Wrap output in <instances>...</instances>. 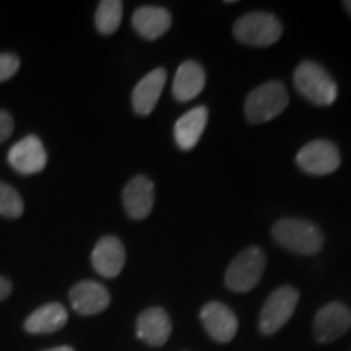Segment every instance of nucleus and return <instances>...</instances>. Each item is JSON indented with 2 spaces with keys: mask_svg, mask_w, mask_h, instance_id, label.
<instances>
[{
  "mask_svg": "<svg viewBox=\"0 0 351 351\" xmlns=\"http://www.w3.org/2000/svg\"><path fill=\"white\" fill-rule=\"evenodd\" d=\"M271 236L288 251L314 256L324 245V234L314 223L301 218H282L271 228Z\"/></svg>",
  "mask_w": 351,
  "mask_h": 351,
  "instance_id": "obj_1",
  "label": "nucleus"
},
{
  "mask_svg": "<svg viewBox=\"0 0 351 351\" xmlns=\"http://www.w3.org/2000/svg\"><path fill=\"white\" fill-rule=\"evenodd\" d=\"M295 86L307 101L315 106H330L335 103L339 88L322 65L304 60L295 70Z\"/></svg>",
  "mask_w": 351,
  "mask_h": 351,
  "instance_id": "obj_2",
  "label": "nucleus"
},
{
  "mask_svg": "<svg viewBox=\"0 0 351 351\" xmlns=\"http://www.w3.org/2000/svg\"><path fill=\"white\" fill-rule=\"evenodd\" d=\"M289 103L282 82H267L252 90L245 98L244 114L251 124H263L280 116Z\"/></svg>",
  "mask_w": 351,
  "mask_h": 351,
  "instance_id": "obj_3",
  "label": "nucleus"
},
{
  "mask_svg": "<svg viewBox=\"0 0 351 351\" xmlns=\"http://www.w3.org/2000/svg\"><path fill=\"white\" fill-rule=\"evenodd\" d=\"M283 26L275 15L267 12L245 13L232 26V34L247 46H271L282 38Z\"/></svg>",
  "mask_w": 351,
  "mask_h": 351,
  "instance_id": "obj_4",
  "label": "nucleus"
},
{
  "mask_svg": "<svg viewBox=\"0 0 351 351\" xmlns=\"http://www.w3.org/2000/svg\"><path fill=\"white\" fill-rule=\"evenodd\" d=\"M265 270V254L258 247H247L238 254L228 267L226 287L234 293H247L256 288Z\"/></svg>",
  "mask_w": 351,
  "mask_h": 351,
  "instance_id": "obj_5",
  "label": "nucleus"
},
{
  "mask_svg": "<svg viewBox=\"0 0 351 351\" xmlns=\"http://www.w3.org/2000/svg\"><path fill=\"white\" fill-rule=\"evenodd\" d=\"M298 301H300V293L296 288L282 287L275 289L263 304L258 317V328L263 335L278 332L295 313Z\"/></svg>",
  "mask_w": 351,
  "mask_h": 351,
  "instance_id": "obj_6",
  "label": "nucleus"
},
{
  "mask_svg": "<svg viewBox=\"0 0 351 351\" xmlns=\"http://www.w3.org/2000/svg\"><path fill=\"white\" fill-rule=\"evenodd\" d=\"M340 152L328 140H313L301 148L296 163L307 174L326 176L339 169Z\"/></svg>",
  "mask_w": 351,
  "mask_h": 351,
  "instance_id": "obj_7",
  "label": "nucleus"
},
{
  "mask_svg": "<svg viewBox=\"0 0 351 351\" xmlns=\"http://www.w3.org/2000/svg\"><path fill=\"white\" fill-rule=\"evenodd\" d=\"M351 327V311L341 302H330L315 314L314 333L320 343H330L340 339Z\"/></svg>",
  "mask_w": 351,
  "mask_h": 351,
  "instance_id": "obj_8",
  "label": "nucleus"
},
{
  "mask_svg": "<svg viewBox=\"0 0 351 351\" xmlns=\"http://www.w3.org/2000/svg\"><path fill=\"white\" fill-rule=\"evenodd\" d=\"M8 163L16 173L23 176L36 174L46 168L47 153L41 140L34 135H28L15 143L8 152Z\"/></svg>",
  "mask_w": 351,
  "mask_h": 351,
  "instance_id": "obj_9",
  "label": "nucleus"
},
{
  "mask_svg": "<svg viewBox=\"0 0 351 351\" xmlns=\"http://www.w3.org/2000/svg\"><path fill=\"white\" fill-rule=\"evenodd\" d=\"M200 319L208 335L219 343L231 341L238 332V317L230 307L221 302L213 301L205 304L200 313Z\"/></svg>",
  "mask_w": 351,
  "mask_h": 351,
  "instance_id": "obj_10",
  "label": "nucleus"
},
{
  "mask_svg": "<svg viewBox=\"0 0 351 351\" xmlns=\"http://www.w3.org/2000/svg\"><path fill=\"white\" fill-rule=\"evenodd\" d=\"M122 202L127 215L134 219H143L152 213L155 204V186L147 176H135L122 192Z\"/></svg>",
  "mask_w": 351,
  "mask_h": 351,
  "instance_id": "obj_11",
  "label": "nucleus"
},
{
  "mask_svg": "<svg viewBox=\"0 0 351 351\" xmlns=\"http://www.w3.org/2000/svg\"><path fill=\"white\" fill-rule=\"evenodd\" d=\"M93 269L104 278H116L124 269L125 249L116 236H104L91 252Z\"/></svg>",
  "mask_w": 351,
  "mask_h": 351,
  "instance_id": "obj_12",
  "label": "nucleus"
},
{
  "mask_svg": "<svg viewBox=\"0 0 351 351\" xmlns=\"http://www.w3.org/2000/svg\"><path fill=\"white\" fill-rule=\"evenodd\" d=\"M69 298L75 313L82 315L103 313L109 306V301H111L108 289L101 283L91 282V280L77 283L75 287L70 289Z\"/></svg>",
  "mask_w": 351,
  "mask_h": 351,
  "instance_id": "obj_13",
  "label": "nucleus"
},
{
  "mask_svg": "<svg viewBox=\"0 0 351 351\" xmlns=\"http://www.w3.org/2000/svg\"><path fill=\"white\" fill-rule=\"evenodd\" d=\"M168 80L165 69H155L147 73L132 91V106L138 116H148L155 109Z\"/></svg>",
  "mask_w": 351,
  "mask_h": 351,
  "instance_id": "obj_14",
  "label": "nucleus"
},
{
  "mask_svg": "<svg viewBox=\"0 0 351 351\" xmlns=\"http://www.w3.org/2000/svg\"><path fill=\"white\" fill-rule=\"evenodd\" d=\"M173 324L168 313L161 307H150L137 319V335L150 346H163L168 341Z\"/></svg>",
  "mask_w": 351,
  "mask_h": 351,
  "instance_id": "obj_15",
  "label": "nucleus"
},
{
  "mask_svg": "<svg viewBox=\"0 0 351 351\" xmlns=\"http://www.w3.org/2000/svg\"><path fill=\"white\" fill-rule=\"evenodd\" d=\"M171 23H173V16L163 7H138L132 15L134 29L148 41L163 36L169 29Z\"/></svg>",
  "mask_w": 351,
  "mask_h": 351,
  "instance_id": "obj_16",
  "label": "nucleus"
},
{
  "mask_svg": "<svg viewBox=\"0 0 351 351\" xmlns=\"http://www.w3.org/2000/svg\"><path fill=\"white\" fill-rule=\"evenodd\" d=\"M205 70L195 60H186L179 65L173 82V96L181 103L194 99L205 86Z\"/></svg>",
  "mask_w": 351,
  "mask_h": 351,
  "instance_id": "obj_17",
  "label": "nucleus"
},
{
  "mask_svg": "<svg viewBox=\"0 0 351 351\" xmlns=\"http://www.w3.org/2000/svg\"><path fill=\"white\" fill-rule=\"evenodd\" d=\"M208 121V111L205 106L191 109L179 117L174 125V138L181 150H192L204 134Z\"/></svg>",
  "mask_w": 351,
  "mask_h": 351,
  "instance_id": "obj_18",
  "label": "nucleus"
},
{
  "mask_svg": "<svg viewBox=\"0 0 351 351\" xmlns=\"http://www.w3.org/2000/svg\"><path fill=\"white\" fill-rule=\"evenodd\" d=\"M69 320V314L60 302H49L25 320V328L29 333H52L60 330Z\"/></svg>",
  "mask_w": 351,
  "mask_h": 351,
  "instance_id": "obj_19",
  "label": "nucleus"
},
{
  "mask_svg": "<svg viewBox=\"0 0 351 351\" xmlns=\"http://www.w3.org/2000/svg\"><path fill=\"white\" fill-rule=\"evenodd\" d=\"M122 2L119 0H103L99 2L95 15V25L98 32L104 36H111L117 32L122 21Z\"/></svg>",
  "mask_w": 351,
  "mask_h": 351,
  "instance_id": "obj_20",
  "label": "nucleus"
},
{
  "mask_svg": "<svg viewBox=\"0 0 351 351\" xmlns=\"http://www.w3.org/2000/svg\"><path fill=\"white\" fill-rule=\"evenodd\" d=\"M25 205L19 192L12 186L0 181V217L20 218L23 215Z\"/></svg>",
  "mask_w": 351,
  "mask_h": 351,
  "instance_id": "obj_21",
  "label": "nucleus"
},
{
  "mask_svg": "<svg viewBox=\"0 0 351 351\" xmlns=\"http://www.w3.org/2000/svg\"><path fill=\"white\" fill-rule=\"evenodd\" d=\"M20 69V59L15 54L10 52H3L0 54V83L7 82L19 72Z\"/></svg>",
  "mask_w": 351,
  "mask_h": 351,
  "instance_id": "obj_22",
  "label": "nucleus"
},
{
  "mask_svg": "<svg viewBox=\"0 0 351 351\" xmlns=\"http://www.w3.org/2000/svg\"><path fill=\"white\" fill-rule=\"evenodd\" d=\"M13 132V117L7 111H0V143H3Z\"/></svg>",
  "mask_w": 351,
  "mask_h": 351,
  "instance_id": "obj_23",
  "label": "nucleus"
},
{
  "mask_svg": "<svg viewBox=\"0 0 351 351\" xmlns=\"http://www.w3.org/2000/svg\"><path fill=\"white\" fill-rule=\"evenodd\" d=\"M12 293V285L7 278L0 276V301H3Z\"/></svg>",
  "mask_w": 351,
  "mask_h": 351,
  "instance_id": "obj_24",
  "label": "nucleus"
},
{
  "mask_svg": "<svg viewBox=\"0 0 351 351\" xmlns=\"http://www.w3.org/2000/svg\"><path fill=\"white\" fill-rule=\"evenodd\" d=\"M46 351H75V350H73L72 346H57V348L46 350Z\"/></svg>",
  "mask_w": 351,
  "mask_h": 351,
  "instance_id": "obj_25",
  "label": "nucleus"
},
{
  "mask_svg": "<svg viewBox=\"0 0 351 351\" xmlns=\"http://www.w3.org/2000/svg\"><path fill=\"white\" fill-rule=\"evenodd\" d=\"M343 7L348 10V13L351 15V0H346V2H343Z\"/></svg>",
  "mask_w": 351,
  "mask_h": 351,
  "instance_id": "obj_26",
  "label": "nucleus"
}]
</instances>
